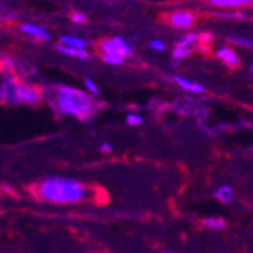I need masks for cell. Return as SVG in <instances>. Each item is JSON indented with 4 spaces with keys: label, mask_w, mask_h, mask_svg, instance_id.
Here are the masks:
<instances>
[{
    "label": "cell",
    "mask_w": 253,
    "mask_h": 253,
    "mask_svg": "<svg viewBox=\"0 0 253 253\" xmlns=\"http://www.w3.org/2000/svg\"><path fill=\"white\" fill-rule=\"evenodd\" d=\"M21 100L25 105H29V106H37L41 103L42 100V93L41 89L35 85H31V84H21Z\"/></svg>",
    "instance_id": "8992f818"
},
{
    "label": "cell",
    "mask_w": 253,
    "mask_h": 253,
    "mask_svg": "<svg viewBox=\"0 0 253 253\" xmlns=\"http://www.w3.org/2000/svg\"><path fill=\"white\" fill-rule=\"evenodd\" d=\"M59 44L67 45V47H75V49H85V40L78 38V37H72V35H62L59 38Z\"/></svg>",
    "instance_id": "7c38bea8"
},
{
    "label": "cell",
    "mask_w": 253,
    "mask_h": 253,
    "mask_svg": "<svg viewBox=\"0 0 253 253\" xmlns=\"http://www.w3.org/2000/svg\"><path fill=\"white\" fill-rule=\"evenodd\" d=\"M70 20H72L73 23H76V25H85V23H86V15L82 14V12L75 11V12L70 14Z\"/></svg>",
    "instance_id": "e0dca14e"
},
{
    "label": "cell",
    "mask_w": 253,
    "mask_h": 253,
    "mask_svg": "<svg viewBox=\"0 0 253 253\" xmlns=\"http://www.w3.org/2000/svg\"><path fill=\"white\" fill-rule=\"evenodd\" d=\"M173 81L183 89H187V91H191V93H196V94H200L205 91V86H202L200 84H196V82H191L188 79H183L180 76H174Z\"/></svg>",
    "instance_id": "8fae6325"
},
{
    "label": "cell",
    "mask_w": 253,
    "mask_h": 253,
    "mask_svg": "<svg viewBox=\"0 0 253 253\" xmlns=\"http://www.w3.org/2000/svg\"><path fill=\"white\" fill-rule=\"evenodd\" d=\"M200 35L197 34H187L183 38H180L177 42H176V47H182V49H188L191 45H194L197 41H199Z\"/></svg>",
    "instance_id": "5bb4252c"
},
{
    "label": "cell",
    "mask_w": 253,
    "mask_h": 253,
    "mask_svg": "<svg viewBox=\"0 0 253 253\" xmlns=\"http://www.w3.org/2000/svg\"><path fill=\"white\" fill-rule=\"evenodd\" d=\"M99 49H100L102 55H117L122 58H126L130 55V47L127 45V42L120 37L102 40L99 42Z\"/></svg>",
    "instance_id": "277c9868"
},
{
    "label": "cell",
    "mask_w": 253,
    "mask_h": 253,
    "mask_svg": "<svg viewBox=\"0 0 253 253\" xmlns=\"http://www.w3.org/2000/svg\"><path fill=\"white\" fill-rule=\"evenodd\" d=\"M21 81L11 73L0 78V103L6 106L23 105L21 100Z\"/></svg>",
    "instance_id": "3957f363"
},
{
    "label": "cell",
    "mask_w": 253,
    "mask_h": 253,
    "mask_svg": "<svg viewBox=\"0 0 253 253\" xmlns=\"http://www.w3.org/2000/svg\"><path fill=\"white\" fill-rule=\"evenodd\" d=\"M217 58L220 61H223L227 67H231V68H237L240 65V58L238 55L232 50V49H229V47H221L215 52Z\"/></svg>",
    "instance_id": "ba28073f"
},
{
    "label": "cell",
    "mask_w": 253,
    "mask_h": 253,
    "mask_svg": "<svg viewBox=\"0 0 253 253\" xmlns=\"http://www.w3.org/2000/svg\"><path fill=\"white\" fill-rule=\"evenodd\" d=\"M150 47H152L153 50L163 52V50L166 49V45H164V42H163V41H159V40H153V41L150 42Z\"/></svg>",
    "instance_id": "7402d4cb"
},
{
    "label": "cell",
    "mask_w": 253,
    "mask_h": 253,
    "mask_svg": "<svg viewBox=\"0 0 253 253\" xmlns=\"http://www.w3.org/2000/svg\"><path fill=\"white\" fill-rule=\"evenodd\" d=\"M111 149H112V147H111L109 143H103V144L100 146V152H102V153H108V152H111Z\"/></svg>",
    "instance_id": "603a6c76"
},
{
    "label": "cell",
    "mask_w": 253,
    "mask_h": 253,
    "mask_svg": "<svg viewBox=\"0 0 253 253\" xmlns=\"http://www.w3.org/2000/svg\"><path fill=\"white\" fill-rule=\"evenodd\" d=\"M56 50L59 53H64L67 56H73V58H78V59H88L89 55L85 49H75V47H67V45H62V44H58L56 45Z\"/></svg>",
    "instance_id": "30bf717a"
},
{
    "label": "cell",
    "mask_w": 253,
    "mask_h": 253,
    "mask_svg": "<svg viewBox=\"0 0 253 253\" xmlns=\"http://www.w3.org/2000/svg\"><path fill=\"white\" fill-rule=\"evenodd\" d=\"M203 226L210 227V229H217V231H221V229L226 227V221L223 218H206L203 220Z\"/></svg>",
    "instance_id": "9a60e30c"
},
{
    "label": "cell",
    "mask_w": 253,
    "mask_h": 253,
    "mask_svg": "<svg viewBox=\"0 0 253 253\" xmlns=\"http://www.w3.org/2000/svg\"><path fill=\"white\" fill-rule=\"evenodd\" d=\"M126 122L130 126H136V125H141L143 123V117L136 116V114H129V116L126 117Z\"/></svg>",
    "instance_id": "d6986e66"
},
{
    "label": "cell",
    "mask_w": 253,
    "mask_h": 253,
    "mask_svg": "<svg viewBox=\"0 0 253 253\" xmlns=\"http://www.w3.org/2000/svg\"><path fill=\"white\" fill-rule=\"evenodd\" d=\"M102 59L109 65H122L123 64V58L117 56V55H102Z\"/></svg>",
    "instance_id": "2e32d148"
},
{
    "label": "cell",
    "mask_w": 253,
    "mask_h": 253,
    "mask_svg": "<svg viewBox=\"0 0 253 253\" xmlns=\"http://www.w3.org/2000/svg\"><path fill=\"white\" fill-rule=\"evenodd\" d=\"M18 29L25 35H28L31 38H35V40H40V41H47L50 38L47 31L37 26V25H32V23H21V25L18 26Z\"/></svg>",
    "instance_id": "52a82bcc"
},
{
    "label": "cell",
    "mask_w": 253,
    "mask_h": 253,
    "mask_svg": "<svg viewBox=\"0 0 253 253\" xmlns=\"http://www.w3.org/2000/svg\"><path fill=\"white\" fill-rule=\"evenodd\" d=\"M188 55H191V50H190V49L176 47V49L173 50V58H174V59H183V58H187Z\"/></svg>",
    "instance_id": "ac0fdd59"
},
{
    "label": "cell",
    "mask_w": 253,
    "mask_h": 253,
    "mask_svg": "<svg viewBox=\"0 0 253 253\" xmlns=\"http://www.w3.org/2000/svg\"><path fill=\"white\" fill-rule=\"evenodd\" d=\"M47 99L58 114L72 116L79 120L89 119L94 114L96 108V102L93 100V97L78 88L67 85L53 86L49 91Z\"/></svg>",
    "instance_id": "6da1fadb"
},
{
    "label": "cell",
    "mask_w": 253,
    "mask_h": 253,
    "mask_svg": "<svg viewBox=\"0 0 253 253\" xmlns=\"http://www.w3.org/2000/svg\"><path fill=\"white\" fill-rule=\"evenodd\" d=\"M232 42H235V44H238V45H244V47H253V41L246 40V38H238V37H235V38H232Z\"/></svg>",
    "instance_id": "44dd1931"
},
{
    "label": "cell",
    "mask_w": 253,
    "mask_h": 253,
    "mask_svg": "<svg viewBox=\"0 0 253 253\" xmlns=\"http://www.w3.org/2000/svg\"><path fill=\"white\" fill-rule=\"evenodd\" d=\"M210 5L217 8H247L253 6V0H208Z\"/></svg>",
    "instance_id": "9c48e42d"
},
{
    "label": "cell",
    "mask_w": 253,
    "mask_h": 253,
    "mask_svg": "<svg viewBox=\"0 0 253 253\" xmlns=\"http://www.w3.org/2000/svg\"><path fill=\"white\" fill-rule=\"evenodd\" d=\"M84 84H85V88L89 91L91 94H99V88H97V85H96L93 81H91V79L86 78V79L84 81Z\"/></svg>",
    "instance_id": "ffe728a7"
},
{
    "label": "cell",
    "mask_w": 253,
    "mask_h": 253,
    "mask_svg": "<svg viewBox=\"0 0 253 253\" xmlns=\"http://www.w3.org/2000/svg\"><path fill=\"white\" fill-rule=\"evenodd\" d=\"M250 72H252V73H253V64H252V65H250Z\"/></svg>",
    "instance_id": "cb8c5ba5"
},
{
    "label": "cell",
    "mask_w": 253,
    "mask_h": 253,
    "mask_svg": "<svg viewBox=\"0 0 253 253\" xmlns=\"http://www.w3.org/2000/svg\"><path fill=\"white\" fill-rule=\"evenodd\" d=\"M215 199L220 200L221 203L227 205V203H231L232 199H234V193H232V188L231 187H227V185H223L220 187L217 191H215Z\"/></svg>",
    "instance_id": "4fadbf2b"
},
{
    "label": "cell",
    "mask_w": 253,
    "mask_h": 253,
    "mask_svg": "<svg viewBox=\"0 0 253 253\" xmlns=\"http://www.w3.org/2000/svg\"><path fill=\"white\" fill-rule=\"evenodd\" d=\"M34 194L47 203L67 205L88 199V188L84 183L68 177H45L34 188Z\"/></svg>",
    "instance_id": "7a4b0ae2"
},
{
    "label": "cell",
    "mask_w": 253,
    "mask_h": 253,
    "mask_svg": "<svg viewBox=\"0 0 253 253\" xmlns=\"http://www.w3.org/2000/svg\"><path fill=\"white\" fill-rule=\"evenodd\" d=\"M0 15H2V8H0Z\"/></svg>",
    "instance_id": "d4e9b609"
},
{
    "label": "cell",
    "mask_w": 253,
    "mask_h": 253,
    "mask_svg": "<svg viewBox=\"0 0 253 253\" xmlns=\"http://www.w3.org/2000/svg\"><path fill=\"white\" fill-rule=\"evenodd\" d=\"M196 21V15L190 11H176L169 15H166V23L170 26L179 28V29H187L191 28Z\"/></svg>",
    "instance_id": "5b68a950"
}]
</instances>
